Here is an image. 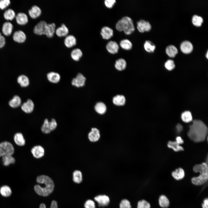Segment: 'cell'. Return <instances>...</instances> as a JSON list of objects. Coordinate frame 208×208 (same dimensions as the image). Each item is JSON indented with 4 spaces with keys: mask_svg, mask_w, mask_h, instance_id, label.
Returning <instances> with one entry per match:
<instances>
[{
    "mask_svg": "<svg viewBox=\"0 0 208 208\" xmlns=\"http://www.w3.org/2000/svg\"><path fill=\"white\" fill-rule=\"evenodd\" d=\"M119 208H131L130 202L128 199L124 198L122 199L119 204Z\"/></svg>",
    "mask_w": 208,
    "mask_h": 208,
    "instance_id": "obj_45",
    "label": "cell"
},
{
    "mask_svg": "<svg viewBox=\"0 0 208 208\" xmlns=\"http://www.w3.org/2000/svg\"><path fill=\"white\" fill-rule=\"evenodd\" d=\"M113 102L116 105L122 106L125 103V99L122 95H117L113 98Z\"/></svg>",
    "mask_w": 208,
    "mask_h": 208,
    "instance_id": "obj_34",
    "label": "cell"
},
{
    "mask_svg": "<svg viewBox=\"0 0 208 208\" xmlns=\"http://www.w3.org/2000/svg\"><path fill=\"white\" fill-rule=\"evenodd\" d=\"M14 152V148L10 142H4L0 143V157L7 155H12Z\"/></svg>",
    "mask_w": 208,
    "mask_h": 208,
    "instance_id": "obj_5",
    "label": "cell"
},
{
    "mask_svg": "<svg viewBox=\"0 0 208 208\" xmlns=\"http://www.w3.org/2000/svg\"><path fill=\"white\" fill-rule=\"evenodd\" d=\"M95 109L98 113L102 114L106 112V107L104 103L101 102H99L95 105Z\"/></svg>",
    "mask_w": 208,
    "mask_h": 208,
    "instance_id": "obj_38",
    "label": "cell"
},
{
    "mask_svg": "<svg viewBox=\"0 0 208 208\" xmlns=\"http://www.w3.org/2000/svg\"><path fill=\"white\" fill-rule=\"evenodd\" d=\"M34 107V103L30 99H28L23 103L21 106L22 110L26 113H30L33 111Z\"/></svg>",
    "mask_w": 208,
    "mask_h": 208,
    "instance_id": "obj_14",
    "label": "cell"
},
{
    "mask_svg": "<svg viewBox=\"0 0 208 208\" xmlns=\"http://www.w3.org/2000/svg\"><path fill=\"white\" fill-rule=\"evenodd\" d=\"M195 172H199V175L192 178L191 179L192 183L196 185H200L205 183L208 179V168L207 164L205 162L196 164L193 168Z\"/></svg>",
    "mask_w": 208,
    "mask_h": 208,
    "instance_id": "obj_3",
    "label": "cell"
},
{
    "mask_svg": "<svg viewBox=\"0 0 208 208\" xmlns=\"http://www.w3.org/2000/svg\"><path fill=\"white\" fill-rule=\"evenodd\" d=\"M55 33L59 37H66L68 34L69 30L66 25L63 24L56 29Z\"/></svg>",
    "mask_w": 208,
    "mask_h": 208,
    "instance_id": "obj_23",
    "label": "cell"
},
{
    "mask_svg": "<svg viewBox=\"0 0 208 208\" xmlns=\"http://www.w3.org/2000/svg\"><path fill=\"white\" fill-rule=\"evenodd\" d=\"M42 11L38 6L34 5L28 11L29 16L33 19H36L38 17L41 15Z\"/></svg>",
    "mask_w": 208,
    "mask_h": 208,
    "instance_id": "obj_19",
    "label": "cell"
},
{
    "mask_svg": "<svg viewBox=\"0 0 208 208\" xmlns=\"http://www.w3.org/2000/svg\"><path fill=\"white\" fill-rule=\"evenodd\" d=\"M13 39L15 42L18 43H22L25 41L26 36L23 31L19 30L14 32L13 35Z\"/></svg>",
    "mask_w": 208,
    "mask_h": 208,
    "instance_id": "obj_11",
    "label": "cell"
},
{
    "mask_svg": "<svg viewBox=\"0 0 208 208\" xmlns=\"http://www.w3.org/2000/svg\"><path fill=\"white\" fill-rule=\"evenodd\" d=\"M10 4V1L9 0H0V9L2 10H4L7 8Z\"/></svg>",
    "mask_w": 208,
    "mask_h": 208,
    "instance_id": "obj_47",
    "label": "cell"
},
{
    "mask_svg": "<svg viewBox=\"0 0 208 208\" xmlns=\"http://www.w3.org/2000/svg\"><path fill=\"white\" fill-rule=\"evenodd\" d=\"M100 34L103 39L108 40L113 36L114 31L111 28L108 26H105L101 28L100 31Z\"/></svg>",
    "mask_w": 208,
    "mask_h": 208,
    "instance_id": "obj_12",
    "label": "cell"
},
{
    "mask_svg": "<svg viewBox=\"0 0 208 208\" xmlns=\"http://www.w3.org/2000/svg\"><path fill=\"white\" fill-rule=\"evenodd\" d=\"M126 65V62L125 60L121 58L116 60L115 64V66L118 70L121 71L125 69Z\"/></svg>",
    "mask_w": 208,
    "mask_h": 208,
    "instance_id": "obj_33",
    "label": "cell"
},
{
    "mask_svg": "<svg viewBox=\"0 0 208 208\" xmlns=\"http://www.w3.org/2000/svg\"><path fill=\"white\" fill-rule=\"evenodd\" d=\"M5 44V38L2 35L0 36V49L3 48Z\"/></svg>",
    "mask_w": 208,
    "mask_h": 208,
    "instance_id": "obj_51",
    "label": "cell"
},
{
    "mask_svg": "<svg viewBox=\"0 0 208 208\" xmlns=\"http://www.w3.org/2000/svg\"><path fill=\"white\" fill-rule=\"evenodd\" d=\"M159 206L163 208H167L169 206L170 202L167 197L164 195H161L159 199Z\"/></svg>",
    "mask_w": 208,
    "mask_h": 208,
    "instance_id": "obj_32",
    "label": "cell"
},
{
    "mask_svg": "<svg viewBox=\"0 0 208 208\" xmlns=\"http://www.w3.org/2000/svg\"><path fill=\"white\" fill-rule=\"evenodd\" d=\"M206 55V57L207 58H208V52H207Z\"/></svg>",
    "mask_w": 208,
    "mask_h": 208,
    "instance_id": "obj_55",
    "label": "cell"
},
{
    "mask_svg": "<svg viewBox=\"0 0 208 208\" xmlns=\"http://www.w3.org/2000/svg\"><path fill=\"white\" fill-rule=\"evenodd\" d=\"M208 133V128L201 120H195L189 126L187 135L189 138L195 142L204 141Z\"/></svg>",
    "mask_w": 208,
    "mask_h": 208,
    "instance_id": "obj_1",
    "label": "cell"
},
{
    "mask_svg": "<svg viewBox=\"0 0 208 208\" xmlns=\"http://www.w3.org/2000/svg\"><path fill=\"white\" fill-rule=\"evenodd\" d=\"M17 81L21 86L23 87H27L29 84L28 78L26 76L23 75H21L18 77Z\"/></svg>",
    "mask_w": 208,
    "mask_h": 208,
    "instance_id": "obj_27",
    "label": "cell"
},
{
    "mask_svg": "<svg viewBox=\"0 0 208 208\" xmlns=\"http://www.w3.org/2000/svg\"><path fill=\"white\" fill-rule=\"evenodd\" d=\"M202 208H208V199L205 198L203 201V203L202 204Z\"/></svg>",
    "mask_w": 208,
    "mask_h": 208,
    "instance_id": "obj_52",
    "label": "cell"
},
{
    "mask_svg": "<svg viewBox=\"0 0 208 208\" xmlns=\"http://www.w3.org/2000/svg\"><path fill=\"white\" fill-rule=\"evenodd\" d=\"M65 46L68 48H70L75 45L77 43V40L73 35H68L66 36L64 41Z\"/></svg>",
    "mask_w": 208,
    "mask_h": 208,
    "instance_id": "obj_20",
    "label": "cell"
},
{
    "mask_svg": "<svg viewBox=\"0 0 208 208\" xmlns=\"http://www.w3.org/2000/svg\"><path fill=\"white\" fill-rule=\"evenodd\" d=\"M94 199L97 203L98 206L99 207L107 206L110 202L109 197L105 194L97 195L94 197Z\"/></svg>",
    "mask_w": 208,
    "mask_h": 208,
    "instance_id": "obj_6",
    "label": "cell"
},
{
    "mask_svg": "<svg viewBox=\"0 0 208 208\" xmlns=\"http://www.w3.org/2000/svg\"><path fill=\"white\" fill-rule=\"evenodd\" d=\"M86 78L85 76L80 73H78L76 77L71 81L72 85L77 88L83 86L85 84Z\"/></svg>",
    "mask_w": 208,
    "mask_h": 208,
    "instance_id": "obj_7",
    "label": "cell"
},
{
    "mask_svg": "<svg viewBox=\"0 0 208 208\" xmlns=\"http://www.w3.org/2000/svg\"><path fill=\"white\" fill-rule=\"evenodd\" d=\"M3 165L8 166L11 164H13L15 161L14 158L11 155H7L2 157Z\"/></svg>",
    "mask_w": 208,
    "mask_h": 208,
    "instance_id": "obj_41",
    "label": "cell"
},
{
    "mask_svg": "<svg viewBox=\"0 0 208 208\" xmlns=\"http://www.w3.org/2000/svg\"><path fill=\"white\" fill-rule=\"evenodd\" d=\"M181 118L182 121L185 123H189L192 120V117L191 112L189 111H185L182 113Z\"/></svg>",
    "mask_w": 208,
    "mask_h": 208,
    "instance_id": "obj_39",
    "label": "cell"
},
{
    "mask_svg": "<svg viewBox=\"0 0 208 208\" xmlns=\"http://www.w3.org/2000/svg\"><path fill=\"white\" fill-rule=\"evenodd\" d=\"M176 129L177 132L179 133L183 130V127L181 124L178 123L176 126Z\"/></svg>",
    "mask_w": 208,
    "mask_h": 208,
    "instance_id": "obj_54",
    "label": "cell"
},
{
    "mask_svg": "<svg viewBox=\"0 0 208 208\" xmlns=\"http://www.w3.org/2000/svg\"><path fill=\"white\" fill-rule=\"evenodd\" d=\"M119 44L121 47L126 50H130L132 47V42L129 40L127 39L122 40L120 42Z\"/></svg>",
    "mask_w": 208,
    "mask_h": 208,
    "instance_id": "obj_30",
    "label": "cell"
},
{
    "mask_svg": "<svg viewBox=\"0 0 208 208\" xmlns=\"http://www.w3.org/2000/svg\"><path fill=\"white\" fill-rule=\"evenodd\" d=\"M36 181L44 185L41 186L39 185H36L34 186V190L39 195L47 196L53 191L54 184L52 179L48 176L45 175L39 176L37 177Z\"/></svg>",
    "mask_w": 208,
    "mask_h": 208,
    "instance_id": "obj_2",
    "label": "cell"
},
{
    "mask_svg": "<svg viewBox=\"0 0 208 208\" xmlns=\"http://www.w3.org/2000/svg\"><path fill=\"white\" fill-rule=\"evenodd\" d=\"M47 24L44 21H40L35 26L33 30L34 33L39 35H45Z\"/></svg>",
    "mask_w": 208,
    "mask_h": 208,
    "instance_id": "obj_8",
    "label": "cell"
},
{
    "mask_svg": "<svg viewBox=\"0 0 208 208\" xmlns=\"http://www.w3.org/2000/svg\"><path fill=\"white\" fill-rule=\"evenodd\" d=\"M106 49L109 53L114 54L117 53L119 49V46L118 43L115 41H110L106 45Z\"/></svg>",
    "mask_w": 208,
    "mask_h": 208,
    "instance_id": "obj_13",
    "label": "cell"
},
{
    "mask_svg": "<svg viewBox=\"0 0 208 208\" xmlns=\"http://www.w3.org/2000/svg\"><path fill=\"white\" fill-rule=\"evenodd\" d=\"M105 6L108 8H112L116 2L115 0H105L104 2Z\"/></svg>",
    "mask_w": 208,
    "mask_h": 208,
    "instance_id": "obj_49",
    "label": "cell"
},
{
    "mask_svg": "<svg viewBox=\"0 0 208 208\" xmlns=\"http://www.w3.org/2000/svg\"><path fill=\"white\" fill-rule=\"evenodd\" d=\"M116 28L119 31H123L127 35L131 34L135 30L133 20L127 16L123 17L119 20L116 24Z\"/></svg>",
    "mask_w": 208,
    "mask_h": 208,
    "instance_id": "obj_4",
    "label": "cell"
},
{
    "mask_svg": "<svg viewBox=\"0 0 208 208\" xmlns=\"http://www.w3.org/2000/svg\"><path fill=\"white\" fill-rule=\"evenodd\" d=\"M39 208H46L45 205L41 203L40 206ZM50 208H58L57 203L55 200L52 201Z\"/></svg>",
    "mask_w": 208,
    "mask_h": 208,
    "instance_id": "obj_50",
    "label": "cell"
},
{
    "mask_svg": "<svg viewBox=\"0 0 208 208\" xmlns=\"http://www.w3.org/2000/svg\"><path fill=\"white\" fill-rule=\"evenodd\" d=\"M2 35L1 33L0 32V35Z\"/></svg>",
    "mask_w": 208,
    "mask_h": 208,
    "instance_id": "obj_56",
    "label": "cell"
},
{
    "mask_svg": "<svg viewBox=\"0 0 208 208\" xmlns=\"http://www.w3.org/2000/svg\"><path fill=\"white\" fill-rule=\"evenodd\" d=\"M166 54L171 57H174L178 52L176 47L172 45L168 46L166 48Z\"/></svg>",
    "mask_w": 208,
    "mask_h": 208,
    "instance_id": "obj_29",
    "label": "cell"
},
{
    "mask_svg": "<svg viewBox=\"0 0 208 208\" xmlns=\"http://www.w3.org/2000/svg\"><path fill=\"white\" fill-rule=\"evenodd\" d=\"M168 147L172 149L174 151L178 152L184 150L183 148L176 141H169L167 144Z\"/></svg>",
    "mask_w": 208,
    "mask_h": 208,
    "instance_id": "obj_35",
    "label": "cell"
},
{
    "mask_svg": "<svg viewBox=\"0 0 208 208\" xmlns=\"http://www.w3.org/2000/svg\"><path fill=\"white\" fill-rule=\"evenodd\" d=\"M83 53L81 50L79 48H75L72 50L70 56L72 59L75 61H78L81 57Z\"/></svg>",
    "mask_w": 208,
    "mask_h": 208,
    "instance_id": "obj_26",
    "label": "cell"
},
{
    "mask_svg": "<svg viewBox=\"0 0 208 208\" xmlns=\"http://www.w3.org/2000/svg\"><path fill=\"white\" fill-rule=\"evenodd\" d=\"M100 137L99 130L96 128H92L88 135L89 140L92 142H95L99 140Z\"/></svg>",
    "mask_w": 208,
    "mask_h": 208,
    "instance_id": "obj_22",
    "label": "cell"
},
{
    "mask_svg": "<svg viewBox=\"0 0 208 208\" xmlns=\"http://www.w3.org/2000/svg\"><path fill=\"white\" fill-rule=\"evenodd\" d=\"M172 175L175 179L180 180L182 179L184 177L185 172L183 168H179L172 172Z\"/></svg>",
    "mask_w": 208,
    "mask_h": 208,
    "instance_id": "obj_24",
    "label": "cell"
},
{
    "mask_svg": "<svg viewBox=\"0 0 208 208\" xmlns=\"http://www.w3.org/2000/svg\"><path fill=\"white\" fill-rule=\"evenodd\" d=\"M47 78L50 82L53 83H58L60 81L61 76L58 73L55 72H50L47 75Z\"/></svg>",
    "mask_w": 208,
    "mask_h": 208,
    "instance_id": "obj_15",
    "label": "cell"
},
{
    "mask_svg": "<svg viewBox=\"0 0 208 208\" xmlns=\"http://www.w3.org/2000/svg\"><path fill=\"white\" fill-rule=\"evenodd\" d=\"M84 206L85 208H96L95 202L91 199H88L86 200Z\"/></svg>",
    "mask_w": 208,
    "mask_h": 208,
    "instance_id": "obj_48",
    "label": "cell"
},
{
    "mask_svg": "<svg viewBox=\"0 0 208 208\" xmlns=\"http://www.w3.org/2000/svg\"><path fill=\"white\" fill-rule=\"evenodd\" d=\"M137 24V29L141 33L148 31L151 29V27L150 23L144 20H141L138 21Z\"/></svg>",
    "mask_w": 208,
    "mask_h": 208,
    "instance_id": "obj_9",
    "label": "cell"
},
{
    "mask_svg": "<svg viewBox=\"0 0 208 208\" xmlns=\"http://www.w3.org/2000/svg\"><path fill=\"white\" fill-rule=\"evenodd\" d=\"M180 49L181 51L185 54L191 53L193 49L192 43L190 41L185 40L183 41L180 45Z\"/></svg>",
    "mask_w": 208,
    "mask_h": 208,
    "instance_id": "obj_16",
    "label": "cell"
},
{
    "mask_svg": "<svg viewBox=\"0 0 208 208\" xmlns=\"http://www.w3.org/2000/svg\"><path fill=\"white\" fill-rule=\"evenodd\" d=\"M55 30L56 25L54 23L48 24L45 35L48 38H51L53 36Z\"/></svg>",
    "mask_w": 208,
    "mask_h": 208,
    "instance_id": "obj_25",
    "label": "cell"
},
{
    "mask_svg": "<svg viewBox=\"0 0 208 208\" xmlns=\"http://www.w3.org/2000/svg\"><path fill=\"white\" fill-rule=\"evenodd\" d=\"M0 192L3 196L8 197L10 196L12 194V191L10 187L6 185L2 186L0 189Z\"/></svg>",
    "mask_w": 208,
    "mask_h": 208,
    "instance_id": "obj_40",
    "label": "cell"
},
{
    "mask_svg": "<svg viewBox=\"0 0 208 208\" xmlns=\"http://www.w3.org/2000/svg\"><path fill=\"white\" fill-rule=\"evenodd\" d=\"M31 151L34 157L36 158H41L44 155V149L40 145L34 146L32 148Z\"/></svg>",
    "mask_w": 208,
    "mask_h": 208,
    "instance_id": "obj_17",
    "label": "cell"
},
{
    "mask_svg": "<svg viewBox=\"0 0 208 208\" xmlns=\"http://www.w3.org/2000/svg\"><path fill=\"white\" fill-rule=\"evenodd\" d=\"M150 203L144 199L139 200L137 203V208H151Z\"/></svg>",
    "mask_w": 208,
    "mask_h": 208,
    "instance_id": "obj_44",
    "label": "cell"
},
{
    "mask_svg": "<svg viewBox=\"0 0 208 208\" xmlns=\"http://www.w3.org/2000/svg\"><path fill=\"white\" fill-rule=\"evenodd\" d=\"M203 18L196 15H194L192 19V21L194 25L197 27L200 26L203 22Z\"/></svg>",
    "mask_w": 208,
    "mask_h": 208,
    "instance_id": "obj_43",
    "label": "cell"
},
{
    "mask_svg": "<svg viewBox=\"0 0 208 208\" xmlns=\"http://www.w3.org/2000/svg\"><path fill=\"white\" fill-rule=\"evenodd\" d=\"M165 68L169 70H171L173 69L175 67L174 61L172 60H168L165 63Z\"/></svg>",
    "mask_w": 208,
    "mask_h": 208,
    "instance_id": "obj_46",
    "label": "cell"
},
{
    "mask_svg": "<svg viewBox=\"0 0 208 208\" xmlns=\"http://www.w3.org/2000/svg\"><path fill=\"white\" fill-rule=\"evenodd\" d=\"M144 47L145 50L149 53H153L155 49V46L152 42L147 40L145 41Z\"/></svg>",
    "mask_w": 208,
    "mask_h": 208,
    "instance_id": "obj_37",
    "label": "cell"
},
{
    "mask_svg": "<svg viewBox=\"0 0 208 208\" xmlns=\"http://www.w3.org/2000/svg\"><path fill=\"white\" fill-rule=\"evenodd\" d=\"M15 18L17 23L21 25H26L28 21L27 15L23 12L18 13L16 16Z\"/></svg>",
    "mask_w": 208,
    "mask_h": 208,
    "instance_id": "obj_18",
    "label": "cell"
},
{
    "mask_svg": "<svg viewBox=\"0 0 208 208\" xmlns=\"http://www.w3.org/2000/svg\"><path fill=\"white\" fill-rule=\"evenodd\" d=\"M21 99L20 97L18 96L15 95L9 101V104L12 108H16L21 105Z\"/></svg>",
    "mask_w": 208,
    "mask_h": 208,
    "instance_id": "obj_28",
    "label": "cell"
},
{
    "mask_svg": "<svg viewBox=\"0 0 208 208\" xmlns=\"http://www.w3.org/2000/svg\"><path fill=\"white\" fill-rule=\"evenodd\" d=\"M55 129V125L52 121H49L47 119H46L41 127V130L45 133H48Z\"/></svg>",
    "mask_w": 208,
    "mask_h": 208,
    "instance_id": "obj_10",
    "label": "cell"
},
{
    "mask_svg": "<svg viewBox=\"0 0 208 208\" xmlns=\"http://www.w3.org/2000/svg\"><path fill=\"white\" fill-rule=\"evenodd\" d=\"M176 142L179 144H182L183 143L184 141L180 136H178L176 138Z\"/></svg>",
    "mask_w": 208,
    "mask_h": 208,
    "instance_id": "obj_53",
    "label": "cell"
},
{
    "mask_svg": "<svg viewBox=\"0 0 208 208\" xmlns=\"http://www.w3.org/2000/svg\"><path fill=\"white\" fill-rule=\"evenodd\" d=\"M73 180L75 183H79L82 180V174L81 172L78 170L75 171L73 173Z\"/></svg>",
    "mask_w": 208,
    "mask_h": 208,
    "instance_id": "obj_42",
    "label": "cell"
},
{
    "mask_svg": "<svg viewBox=\"0 0 208 208\" xmlns=\"http://www.w3.org/2000/svg\"><path fill=\"white\" fill-rule=\"evenodd\" d=\"M14 141L18 146H23L25 144V140L22 134L20 133H16L14 137Z\"/></svg>",
    "mask_w": 208,
    "mask_h": 208,
    "instance_id": "obj_31",
    "label": "cell"
},
{
    "mask_svg": "<svg viewBox=\"0 0 208 208\" xmlns=\"http://www.w3.org/2000/svg\"><path fill=\"white\" fill-rule=\"evenodd\" d=\"M3 17L7 20L12 21L15 17V13L12 9H8L5 11L4 13Z\"/></svg>",
    "mask_w": 208,
    "mask_h": 208,
    "instance_id": "obj_36",
    "label": "cell"
},
{
    "mask_svg": "<svg viewBox=\"0 0 208 208\" xmlns=\"http://www.w3.org/2000/svg\"><path fill=\"white\" fill-rule=\"evenodd\" d=\"M13 29L12 24L9 22H6L3 25L2 31L3 34L6 36H9L12 34Z\"/></svg>",
    "mask_w": 208,
    "mask_h": 208,
    "instance_id": "obj_21",
    "label": "cell"
}]
</instances>
